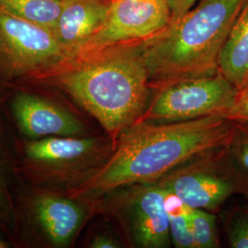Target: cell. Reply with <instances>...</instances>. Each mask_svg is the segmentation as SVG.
<instances>
[{
    "label": "cell",
    "mask_w": 248,
    "mask_h": 248,
    "mask_svg": "<svg viewBox=\"0 0 248 248\" xmlns=\"http://www.w3.org/2000/svg\"><path fill=\"white\" fill-rule=\"evenodd\" d=\"M143 42L81 52L28 83L62 93L98 122L115 146L121 134L141 119L152 97Z\"/></svg>",
    "instance_id": "cell-1"
},
{
    "label": "cell",
    "mask_w": 248,
    "mask_h": 248,
    "mask_svg": "<svg viewBox=\"0 0 248 248\" xmlns=\"http://www.w3.org/2000/svg\"><path fill=\"white\" fill-rule=\"evenodd\" d=\"M233 129V122L222 115L173 123L138 121L121 134L106 164L67 194L94 202L122 186L156 182L198 155L229 145Z\"/></svg>",
    "instance_id": "cell-2"
},
{
    "label": "cell",
    "mask_w": 248,
    "mask_h": 248,
    "mask_svg": "<svg viewBox=\"0 0 248 248\" xmlns=\"http://www.w3.org/2000/svg\"><path fill=\"white\" fill-rule=\"evenodd\" d=\"M247 0H199L160 33L143 42L152 92L219 71V57Z\"/></svg>",
    "instance_id": "cell-3"
},
{
    "label": "cell",
    "mask_w": 248,
    "mask_h": 248,
    "mask_svg": "<svg viewBox=\"0 0 248 248\" xmlns=\"http://www.w3.org/2000/svg\"><path fill=\"white\" fill-rule=\"evenodd\" d=\"M108 136L47 137L26 140L13 135L11 150L21 183L66 193L101 169L114 151Z\"/></svg>",
    "instance_id": "cell-4"
},
{
    "label": "cell",
    "mask_w": 248,
    "mask_h": 248,
    "mask_svg": "<svg viewBox=\"0 0 248 248\" xmlns=\"http://www.w3.org/2000/svg\"><path fill=\"white\" fill-rule=\"evenodd\" d=\"M17 214L18 248H66L97 213L93 202L20 182Z\"/></svg>",
    "instance_id": "cell-5"
},
{
    "label": "cell",
    "mask_w": 248,
    "mask_h": 248,
    "mask_svg": "<svg viewBox=\"0 0 248 248\" xmlns=\"http://www.w3.org/2000/svg\"><path fill=\"white\" fill-rule=\"evenodd\" d=\"M0 90H4L0 111L19 138L37 140L93 135L78 110L79 108L54 89L19 83Z\"/></svg>",
    "instance_id": "cell-6"
},
{
    "label": "cell",
    "mask_w": 248,
    "mask_h": 248,
    "mask_svg": "<svg viewBox=\"0 0 248 248\" xmlns=\"http://www.w3.org/2000/svg\"><path fill=\"white\" fill-rule=\"evenodd\" d=\"M156 182L188 207L213 213L232 196L248 192V173L229 145L198 155Z\"/></svg>",
    "instance_id": "cell-7"
},
{
    "label": "cell",
    "mask_w": 248,
    "mask_h": 248,
    "mask_svg": "<svg viewBox=\"0 0 248 248\" xmlns=\"http://www.w3.org/2000/svg\"><path fill=\"white\" fill-rule=\"evenodd\" d=\"M166 189L157 182L122 186L93 202L96 213L114 219L130 248H169Z\"/></svg>",
    "instance_id": "cell-8"
},
{
    "label": "cell",
    "mask_w": 248,
    "mask_h": 248,
    "mask_svg": "<svg viewBox=\"0 0 248 248\" xmlns=\"http://www.w3.org/2000/svg\"><path fill=\"white\" fill-rule=\"evenodd\" d=\"M66 58L52 30L0 9V89L31 82Z\"/></svg>",
    "instance_id": "cell-9"
},
{
    "label": "cell",
    "mask_w": 248,
    "mask_h": 248,
    "mask_svg": "<svg viewBox=\"0 0 248 248\" xmlns=\"http://www.w3.org/2000/svg\"><path fill=\"white\" fill-rule=\"evenodd\" d=\"M236 91L219 71L211 76L180 80L152 92L149 105L139 121L173 123L205 116H223Z\"/></svg>",
    "instance_id": "cell-10"
},
{
    "label": "cell",
    "mask_w": 248,
    "mask_h": 248,
    "mask_svg": "<svg viewBox=\"0 0 248 248\" xmlns=\"http://www.w3.org/2000/svg\"><path fill=\"white\" fill-rule=\"evenodd\" d=\"M171 18L169 0H110L104 23L79 53L119 43L146 41L169 26Z\"/></svg>",
    "instance_id": "cell-11"
},
{
    "label": "cell",
    "mask_w": 248,
    "mask_h": 248,
    "mask_svg": "<svg viewBox=\"0 0 248 248\" xmlns=\"http://www.w3.org/2000/svg\"><path fill=\"white\" fill-rule=\"evenodd\" d=\"M110 0H62L53 33L67 58L79 53L102 26Z\"/></svg>",
    "instance_id": "cell-12"
},
{
    "label": "cell",
    "mask_w": 248,
    "mask_h": 248,
    "mask_svg": "<svg viewBox=\"0 0 248 248\" xmlns=\"http://www.w3.org/2000/svg\"><path fill=\"white\" fill-rule=\"evenodd\" d=\"M20 181L16 175L11 140L0 121V234L12 247L18 245L17 194Z\"/></svg>",
    "instance_id": "cell-13"
},
{
    "label": "cell",
    "mask_w": 248,
    "mask_h": 248,
    "mask_svg": "<svg viewBox=\"0 0 248 248\" xmlns=\"http://www.w3.org/2000/svg\"><path fill=\"white\" fill-rule=\"evenodd\" d=\"M219 72L236 88L248 85V0L240 11L219 57Z\"/></svg>",
    "instance_id": "cell-14"
},
{
    "label": "cell",
    "mask_w": 248,
    "mask_h": 248,
    "mask_svg": "<svg viewBox=\"0 0 248 248\" xmlns=\"http://www.w3.org/2000/svg\"><path fill=\"white\" fill-rule=\"evenodd\" d=\"M62 5V0H0V9L53 31Z\"/></svg>",
    "instance_id": "cell-15"
},
{
    "label": "cell",
    "mask_w": 248,
    "mask_h": 248,
    "mask_svg": "<svg viewBox=\"0 0 248 248\" xmlns=\"http://www.w3.org/2000/svg\"><path fill=\"white\" fill-rule=\"evenodd\" d=\"M166 192L171 243L177 248H195L189 223V207L172 192Z\"/></svg>",
    "instance_id": "cell-16"
},
{
    "label": "cell",
    "mask_w": 248,
    "mask_h": 248,
    "mask_svg": "<svg viewBox=\"0 0 248 248\" xmlns=\"http://www.w3.org/2000/svg\"><path fill=\"white\" fill-rule=\"evenodd\" d=\"M189 223L195 248H220L214 213L189 207Z\"/></svg>",
    "instance_id": "cell-17"
},
{
    "label": "cell",
    "mask_w": 248,
    "mask_h": 248,
    "mask_svg": "<svg viewBox=\"0 0 248 248\" xmlns=\"http://www.w3.org/2000/svg\"><path fill=\"white\" fill-rule=\"evenodd\" d=\"M224 231L231 248H248V205H238L227 212Z\"/></svg>",
    "instance_id": "cell-18"
},
{
    "label": "cell",
    "mask_w": 248,
    "mask_h": 248,
    "mask_svg": "<svg viewBox=\"0 0 248 248\" xmlns=\"http://www.w3.org/2000/svg\"><path fill=\"white\" fill-rule=\"evenodd\" d=\"M229 147L242 168L248 173V122H233Z\"/></svg>",
    "instance_id": "cell-19"
},
{
    "label": "cell",
    "mask_w": 248,
    "mask_h": 248,
    "mask_svg": "<svg viewBox=\"0 0 248 248\" xmlns=\"http://www.w3.org/2000/svg\"><path fill=\"white\" fill-rule=\"evenodd\" d=\"M223 117L232 122H248V85L237 89L232 105Z\"/></svg>",
    "instance_id": "cell-20"
},
{
    "label": "cell",
    "mask_w": 248,
    "mask_h": 248,
    "mask_svg": "<svg viewBox=\"0 0 248 248\" xmlns=\"http://www.w3.org/2000/svg\"><path fill=\"white\" fill-rule=\"evenodd\" d=\"M124 242L118 237L113 232L109 230H99L93 233L90 237L88 247L90 248H124Z\"/></svg>",
    "instance_id": "cell-21"
},
{
    "label": "cell",
    "mask_w": 248,
    "mask_h": 248,
    "mask_svg": "<svg viewBox=\"0 0 248 248\" xmlns=\"http://www.w3.org/2000/svg\"><path fill=\"white\" fill-rule=\"evenodd\" d=\"M198 1L199 0H169L172 13L171 22L176 21L177 18H180L187 10L191 9Z\"/></svg>",
    "instance_id": "cell-22"
},
{
    "label": "cell",
    "mask_w": 248,
    "mask_h": 248,
    "mask_svg": "<svg viewBox=\"0 0 248 248\" xmlns=\"http://www.w3.org/2000/svg\"><path fill=\"white\" fill-rule=\"evenodd\" d=\"M11 244L9 243L8 240L5 239L4 237L0 236V248H11Z\"/></svg>",
    "instance_id": "cell-23"
},
{
    "label": "cell",
    "mask_w": 248,
    "mask_h": 248,
    "mask_svg": "<svg viewBox=\"0 0 248 248\" xmlns=\"http://www.w3.org/2000/svg\"><path fill=\"white\" fill-rule=\"evenodd\" d=\"M246 198H247V199H248V195H247V197H246Z\"/></svg>",
    "instance_id": "cell-24"
}]
</instances>
